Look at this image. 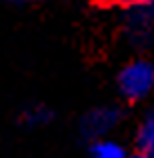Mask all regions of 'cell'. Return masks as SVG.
<instances>
[{
  "mask_svg": "<svg viewBox=\"0 0 154 158\" xmlns=\"http://www.w3.org/2000/svg\"><path fill=\"white\" fill-rule=\"evenodd\" d=\"M118 91L125 100H143L154 91V62L136 58L127 62L118 73Z\"/></svg>",
  "mask_w": 154,
  "mask_h": 158,
  "instance_id": "1",
  "label": "cell"
},
{
  "mask_svg": "<svg viewBox=\"0 0 154 158\" xmlns=\"http://www.w3.org/2000/svg\"><path fill=\"white\" fill-rule=\"evenodd\" d=\"M121 120V111L116 107H96L83 116L80 120V134L87 140H101L107 138V134L118 125Z\"/></svg>",
  "mask_w": 154,
  "mask_h": 158,
  "instance_id": "2",
  "label": "cell"
},
{
  "mask_svg": "<svg viewBox=\"0 0 154 158\" xmlns=\"http://www.w3.org/2000/svg\"><path fill=\"white\" fill-rule=\"evenodd\" d=\"M136 154L154 158V107H150L143 116V123L136 131Z\"/></svg>",
  "mask_w": 154,
  "mask_h": 158,
  "instance_id": "3",
  "label": "cell"
},
{
  "mask_svg": "<svg viewBox=\"0 0 154 158\" xmlns=\"http://www.w3.org/2000/svg\"><path fill=\"white\" fill-rule=\"evenodd\" d=\"M89 156L92 158H125V147L112 138H101L89 143Z\"/></svg>",
  "mask_w": 154,
  "mask_h": 158,
  "instance_id": "4",
  "label": "cell"
},
{
  "mask_svg": "<svg viewBox=\"0 0 154 158\" xmlns=\"http://www.w3.org/2000/svg\"><path fill=\"white\" fill-rule=\"evenodd\" d=\"M51 116L54 114L43 105H32V107H27L23 111V123L27 127H40V125H47L51 120Z\"/></svg>",
  "mask_w": 154,
  "mask_h": 158,
  "instance_id": "5",
  "label": "cell"
},
{
  "mask_svg": "<svg viewBox=\"0 0 154 158\" xmlns=\"http://www.w3.org/2000/svg\"><path fill=\"white\" fill-rule=\"evenodd\" d=\"M132 158H148V156H143V154H134Z\"/></svg>",
  "mask_w": 154,
  "mask_h": 158,
  "instance_id": "6",
  "label": "cell"
}]
</instances>
